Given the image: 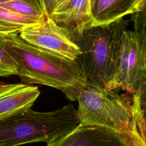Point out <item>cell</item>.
Segmentation results:
<instances>
[{
    "mask_svg": "<svg viewBox=\"0 0 146 146\" xmlns=\"http://www.w3.org/2000/svg\"><path fill=\"white\" fill-rule=\"evenodd\" d=\"M0 47L17 62V76L22 83L54 88L72 102L77 100L87 87L84 74L76 60L34 46L19 33L0 36Z\"/></svg>",
    "mask_w": 146,
    "mask_h": 146,
    "instance_id": "1",
    "label": "cell"
},
{
    "mask_svg": "<svg viewBox=\"0 0 146 146\" xmlns=\"http://www.w3.org/2000/svg\"><path fill=\"white\" fill-rule=\"evenodd\" d=\"M130 20L123 18L111 23L93 26L76 41L82 53L76 61L82 68L87 87L120 90L117 81L122 37Z\"/></svg>",
    "mask_w": 146,
    "mask_h": 146,
    "instance_id": "2",
    "label": "cell"
},
{
    "mask_svg": "<svg viewBox=\"0 0 146 146\" xmlns=\"http://www.w3.org/2000/svg\"><path fill=\"white\" fill-rule=\"evenodd\" d=\"M79 124L77 110L72 104L49 112L29 111L0 121V146L46 144Z\"/></svg>",
    "mask_w": 146,
    "mask_h": 146,
    "instance_id": "3",
    "label": "cell"
},
{
    "mask_svg": "<svg viewBox=\"0 0 146 146\" xmlns=\"http://www.w3.org/2000/svg\"><path fill=\"white\" fill-rule=\"evenodd\" d=\"M119 90L87 87L77 99L79 123L106 128L122 135L129 132L133 95L119 94Z\"/></svg>",
    "mask_w": 146,
    "mask_h": 146,
    "instance_id": "4",
    "label": "cell"
},
{
    "mask_svg": "<svg viewBox=\"0 0 146 146\" xmlns=\"http://www.w3.org/2000/svg\"><path fill=\"white\" fill-rule=\"evenodd\" d=\"M133 31H124L121 41L117 81L119 88L132 95H140L146 87V16L131 15Z\"/></svg>",
    "mask_w": 146,
    "mask_h": 146,
    "instance_id": "5",
    "label": "cell"
},
{
    "mask_svg": "<svg viewBox=\"0 0 146 146\" xmlns=\"http://www.w3.org/2000/svg\"><path fill=\"white\" fill-rule=\"evenodd\" d=\"M19 35L34 46L73 60H76L82 53L79 46L68 32L50 15L40 23L23 27Z\"/></svg>",
    "mask_w": 146,
    "mask_h": 146,
    "instance_id": "6",
    "label": "cell"
},
{
    "mask_svg": "<svg viewBox=\"0 0 146 146\" xmlns=\"http://www.w3.org/2000/svg\"><path fill=\"white\" fill-rule=\"evenodd\" d=\"M46 146H132L121 133L106 128L79 124Z\"/></svg>",
    "mask_w": 146,
    "mask_h": 146,
    "instance_id": "7",
    "label": "cell"
},
{
    "mask_svg": "<svg viewBox=\"0 0 146 146\" xmlns=\"http://www.w3.org/2000/svg\"><path fill=\"white\" fill-rule=\"evenodd\" d=\"M49 15L75 42L92 24L90 0H60Z\"/></svg>",
    "mask_w": 146,
    "mask_h": 146,
    "instance_id": "8",
    "label": "cell"
},
{
    "mask_svg": "<svg viewBox=\"0 0 146 146\" xmlns=\"http://www.w3.org/2000/svg\"><path fill=\"white\" fill-rule=\"evenodd\" d=\"M39 95L35 86L0 83V121L31 109Z\"/></svg>",
    "mask_w": 146,
    "mask_h": 146,
    "instance_id": "9",
    "label": "cell"
},
{
    "mask_svg": "<svg viewBox=\"0 0 146 146\" xmlns=\"http://www.w3.org/2000/svg\"><path fill=\"white\" fill-rule=\"evenodd\" d=\"M145 0H90L93 26L106 25L139 11Z\"/></svg>",
    "mask_w": 146,
    "mask_h": 146,
    "instance_id": "10",
    "label": "cell"
},
{
    "mask_svg": "<svg viewBox=\"0 0 146 146\" xmlns=\"http://www.w3.org/2000/svg\"><path fill=\"white\" fill-rule=\"evenodd\" d=\"M130 131L123 135L132 146H146V119L140 106L139 95H133Z\"/></svg>",
    "mask_w": 146,
    "mask_h": 146,
    "instance_id": "11",
    "label": "cell"
},
{
    "mask_svg": "<svg viewBox=\"0 0 146 146\" xmlns=\"http://www.w3.org/2000/svg\"><path fill=\"white\" fill-rule=\"evenodd\" d=\"M45 18L23 15L0 6V22L21 27H25L41 22Z\"/></svg>",
    "mask_w": 146,
    "mask_h": 146,
    "instance_id": "12",
    "label": "cell"
},
{
    "mask_svg": "<svg viewBox=\"0 0 146 146\" xmlns=\"http://www.w3.org/2000/svg\"><path fill=\"white\" fill-rule=\"evenodd\" d=\"M0 6L16 13L37 18H46V14L38 6L26 0H11L0 3Z\"/></svg>",
    "mask_w": 146,
    "mask_h": 146,
    "instance_id": "13",
    "label": "cell"
},
{
    "mask_svg": "<svg viewBox=\"0 0 146 146\" xmlns=\"http://www.w3.org/2000/svg\"><path fill=\"white\" fill-rule=\"evenodd\" d=\"M22 27L11 26L0 22V36H5L14 33H19Z\"/></svg>",
    "mask_w": 146,
    "mask_h": 146,
    "instance_id": "14",
    "label": "cell"
},
{
    "mask_svg": "<svg viewBox=\"0 0 146 146\" xmlns=\"http://www.w3.org/2000/svg\"><path fill=\"white\" fill-rule=\"evenodd\" d=\"M9 1H11V0H0V3H2V2H5ZM26 1L31 2L35 4V5L38 6L46 14L49 15V13L46 9L44 0H26Z\"/></svg>",
    "mask_w": 146,
    "mask_h": 146,
    "instance_id": "15",
    "label": "cell"
},
{
    "mask_svg": "<svg viewBox=\"0 0 146 146\" xmlns=\"http://www.w3.org/2000/svg\"><path fill=\"white\" fill-rule=\"evenodd\" d=\"M140 106L143 111H146V87L141 92L139 95Z\"/></svg>",
    "mask_w": 146,
    "mask_h": 146,
    "instance_id": "16",
    "label": "cell"
},
{
    "mask_svg": "<svg viewBox=\"0 0 146 146\" xmlns=\"http://www.w3.org/2000/svg\"><path fill=\"white\" fill-rule=\"evenodd\" d=\"M60 1V0H44L46 9L49 14L51 11L54 6Z\"/></svg>",
    "mask_w": 146,
    "mask_h": 146,
    "instance_id": "17",
    "label": "cell"
},
{
    "mask_svg": "<svg viewBox=\"0 0 146 146\" xmlns=\"http://www.w3.org/2000/svg\"><path fill=\"white\" fill-rule=\"evenodd\" d=\"M138 12H140V13H142L143 14H144V15H145L146 16V0L145 1L144 4L143 5L140 10L139 11H138Z\"/></svg>",
    "mask_w": 146,
    "mask_h": 146,
    "instance_id": "18",
    "label": "cell"
},
{
    "mask_svg": "<svg viewBox=\"0 0 146 146\" xmlns=\"http://www.w3.org/2000/svg\"><path fill=\"white\" fill-rule=\"evenodd\" d=\"M143 115H144V116L145 117V119H146V111H143Z\"/></svg>",
    "mask_w": 146,
    "mask_h": 146,
    "instance_id": "19",
    "label": "cell"
},
{
    "mask_svg": "<svg viewBox=\"0 0 146 146\" xmlns=\"http://www.w3.org/2000/svg\"><path fill=\"white\" fill-rule=\"evenodd\" d=\"M0 77H2V75L1 74V73H0Z\"/></svg>",
    "mask_w": 146,
    "mask_h": 146,
    "instance_id": "20",
    "label": "cell"
}]
</instances>
